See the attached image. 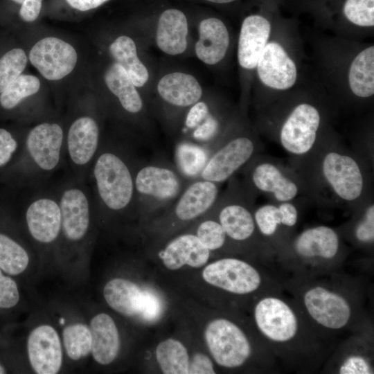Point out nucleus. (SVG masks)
I'll list each match as a JSON object with an SVG mask.
<instances>
[{
	"label": "nucleus",
	"mask_w": 374,
	"mask_h": 374,
	"mask_svg": "<svg viewBox=\"0 0 374 374\" xmlns=\"http://www.w3.org/2000/svg\"><path fill=\"white\" fill-rule=\"evenodd\" d=\"M110 0H53L51 10L57 12L65 9L78 13L91 12Z\"/></svg>",
	"instance_id": "obj_42"
},
{
	"label": "nucleus",
	"mask_w": 374,
	"mask_h": 374,
	"mask_svg": "<svg viewBox=\"0 0 374 374\" xmlns=\"http://www.w3.org/2000/svg\"><path fill=\"white\" fill-rule=\"evenodd\" d=\"M107 48L112 61L126 71L138 89L148 84L150 78L149 69L139 57L136 44L132 37L120 35L109 43Z\"/></svg>",
	"instance_id": "obj_30"
},
{
	"label": "nucleus",
	"mask_w": 374,
	"mask_h": 374,
	"mask_svg": "<svg viewBox=\"0 0 374 374\" xmlns=\"http://www.w3.org/2000/svg\"><path fill=\"white\" fill-rule=\"evenodd\" d=\"M108 305L125 317L140 316L146 321L157 319L161 310L159 298L154 292L141 289L136 283L123 278L109 280L103 288Z\"/></svg>",
	"instance_id": "obj_17"
},
{
	"label": "nucleus",
	"mask_w": 374,
	"mask_h": 374,
	"mask_svg": "<svg viewBox=\"0 0 374 374\" xmlns=\"http://www.w3.org/2000/svg\"><path fill=\"white\" fill-rule=\"evenodd\" d=\"M190 182L175 164L168 161H155L141 165L134 172L139 213L148 221L168 208Z\"/></svg>",
	"instance_id": "obj_6"
},
{
	"label": "nucleus",
	"mask_w": 374,
	"mask_h": 374,
	"mask_svg": "<svg viewBox=\"0 0 374 374\" xmlns=\"http://www.w3.org/2000/svg\"><path fill=\"white\" fill-rule=\"evenodd\" d=\"M154 33L157 48L167 55H181L188 49V20L179 9L169 8L163 10L157 17Z\"/></svg>",
	"instance_id": "obj_23"
},
{
	"label": "nucleus",
	"mask_w": 374,
	"mask_h": 374,
	"mask_svg": "<svg viewBox=\"0 0 374 374\" xmlns=\"http://www.w3.org/2000/svg\"><path fill=\"white\" fill-rule=\"evenodd\" d=\"M274 21L264 13H254L246 16L240 24L236 55L240 87V109L244 113L251 98L257 62L270 37Z\"/></svg>",
	"instance_id": "obj_8"
},
{
	"label": "nucleus",
	"mask_w": 374,
	"mask_h": 374,
	"mask_svg": "<svg viewBox=\"0 0 374 374\" xmlns=\"http://www.w3.org/2000/svg\"><path fill=\"white\" fill-rule=\"evenodd\" d=\"M198 37L194 51L197 58L208 66L220 65L227 60L233 47V36L220 18L210 16L198 24Z\"/></svg>",
	"instance_id": "obj_20"
},
{
	"label": "nucleus",
	"mask_w": 374,
	"mask_h": 374,
	"mask_svg": "<svg viewBox=\"0 0 374 374\" xmlns=\"http://www.w3.org/2000/svg\"><path fill=\"white\" fill-rule=\"evenodd\" d=\"M305 48L294 24L275 20L253 74L251 96L258 110L305 80Z\"/></svg>",
	"instance_id": "obj_3"
},
{
	"label": "nucleus",
	"mask_w": 374,
	"mask_h": 374,
	"mask_svg": "<svg viewBox=\"0 0 374 374\" xmlns=\"http://www.w3.org/2000/svg\"><path fill=\"white\" fill-rule=\"evenodd\" d=\"M184 230L194 233L211 252L222 250L231 242L214 215L212 208Z\"/></svg>",
	"instance_id": "obj_34"
},
{
	"label": "nucleus",
	"mask_w": 374,
	"mask_h": 374,
	"mask_svg": "<svg viewBox=\"0 0 374 374\" xmlns=\"http://www.w3.org/2000/svg\"><path fill=\"white\" fill-rule=\"evenodd\" d=\"M220 184L199 178L190 181L168 208L146 222L147 231L161 241L184 231L215 206Z\"/></svg>",
	"instance_id": "obj_5"
},
{
	"label": "nucleus",
	"mask_w": 374,
	"mask_h": 374,
	"mask_svg": "<svg viewBox=\"0 0 374 374\" xmlns=\"http://www.w3.org/2000/svg\"><path fill=\"white\" fill-rule=\"evenodd\" d=\"M371 361L365 355L355 353L346 355L341 362L337 372L340 374L373 373Z\"/></svg>",
	"instance_id": "obj_41"
},
{
	"label": "nucleus",
	"mask_w": 374,
	"mask_h": 374,
	"mask_svg": "<svg viewBox=\"0 0 374 374\" xmlns=\"http://www.w3.org/2000/svg\"><path fill=\"white\" fill-rule=\"evenodd\" d=\"M204 338L213 361L224 368L242 367L253 353L251 341L245 331L226 317L210 320L205 326Z\"/></svg>",
	"instance_id": "obj_11"
},
{
	"label": "nucleus",
	"mask_w": 374,
	"mask_h": 374,
	"mask_svg": "<svg viewBox=\"0 0 374 374\" xmlns=\"http://www.w3.org/2000/svg\"><path fill=\"white\" fill-rule=\"evenodd\" d=\"M209 148L210 155L199 179L221 184L243 169L256 156L258 148L256 129L246 114L240 111Z\"/></svg>",
	"instance_id": "obj_4"
},
{
	"label": "nucleus",
	"mask_w": 374,
	"mask_h": 374,
	"mask_svg": "<svg viewBox=\"0 0 374 374\" xmlns=\"http://www.w3.org/2000/svg\"><path fill=\"white\" fill-rule=\"evenodd\" d=\"M99 141V127L91 116H83L71 125L67 136L70 157L77 165L87 163L95 154Z\"/></svg>",
	"instance_id": "obj_29"
},
{
	"label": "nucleus",
	"mask_w": 374,
	"mask_h": 374,
	"mask_svg": "<svg viewBox=\"0 0 374 374\" xmlns=\"http://www.w3.org/2000/svg\"><path fill=\"white\" fill-rule=\"evenodd\" d=\"M210 152L206 145L181 139L175 148V165L186 179H198Z\"/></svg>",
	"instance_id": "obj_32"
},
{
	"label": "nucleus",
	"mask_w": 374,
	"mask_h": 374,
	"mask_svg": "<svg viewBox=\"0 0 374 374\" xmlns=\"http://www.w3.org/2000/svg\"><path fill=\"white\" fill-rule=\"evenodd\" d=\"M19 300L18 287L15 281L4 276L0 269V308L8 309L17 305Z\"/></svg>",
	"instance_id": "obj_43"
},
{
	"label": "nucleus",
	"mask_w": 374,
	"mask_h": 374,
	"mask_svg": "<svg viewBox=\"0 0 374 374\" xmlns=\"http://www.w3.org/2000/svg\"><path fill=\"white\" fill-rule=\"evenodd\" d=\"M62 229L66 238L71 241L82 239L89 229V206L84 193L78 188L66 190L60 202Z\"/></svg>",
	"instance_id": "obj_26"
},
{
	"label": "nucleus",
	"mask_w": 374,
	"mask_h": 374,
	"mask_svg": "<svg viewBox=\"0 0 374 374\" xmlns=\"http://www.w3.org/2000/svg\"><path fill=\"white\" fill-rule=\"evenodd\" d=\"M39 79L30 74H21L0 93V107L11 110L18 106L25 98L38 92Z\"/></svg>",
	"instance_id": "obj_35"
},
{
	"label": "nucleus",
	"mask_w": 374,
	"mask_h": 374,
	"mask_svg": "<svg viewBox=\"0 0 374 374\" xmlns=\"http://www.w3.org/2000/svg\"><path fill=\"white\" fill-rule=\"evenodd\" d=\"M28 57L25 51L17 46L6 49L0 54V93L26 69Z\"/></svg>",
	"instance_id": "obj_38"
},
{
	"label": "nucleus",
	"mask_w": 374,
	"mask_h": 374,
	"mask_svg": "<svg viewBox=\"0 0 374 374\" xmlns=\"http://www.w3.org/2000/svg\"><path fill=\"white\" fill-rule=\"evenodd\" d=\"M44 0H25L17 9L18 17L24 22L31 23L39 17Z\"/></svg>",
	"instance_id": "obj_45"
},
{
	"label": "nucleus",
	"mask_w": 374,
	"mask_h": 374,
	"mask_svg": "<svg viewBox=\"0 0 374 374\" xmlns=\"http://www.w3.org/2000/svg\"><path fill=\"white\" fill-rule=\"evenodd\" d=\"M202 277L209 285L235 295L253 294L264 281L262 274L253 265L233 257L208 262L203 267Z\"/></svg>",
	"instance_id": "obj_15"
},
{
	"label": "nucleus",
	"mask_w": 374,
	"mask_h": 374,
	"mask_svg": "<svg viewBox=\"0 0 374 374\" xmlns=\"http://www.w3.org/2000/svg\"><path fill=\"white\" fill-rule=\"evenodd\" d=\"M255 326L273 349H295L305 338V322L287 300L266 294L254 305Z\"/></svg>",
	"instance_id": "obj_7"
},
{
	"label": "nucleus",
	"mask_w": 374,
	"mask_h": 374,
	"mask_svg": "<svg viewBox=\"0 0 374 374\" xmlns=\"http://www.w3.org/2000/svg\"><path fill=\"white\" fill-rule=\"evenodd\" d=\"M355 239L360 244L371 245L374 241V204L369 203L354 228Z\"/></svg>",
	"instance_id": "obj_40"
},
{
	"label": "nucleus",
	"mask_w": 374,
	"mask_h": 374,
	"mask_svg": "<svg viewBox=\"0 0 374 374\" xmlns=\"http://www.w3.org/2000/svg\"><path fill=\"white\" fill-rule=\"evenodd\" d=\"M103 80L107 89L123 112L134 118L141 127L148 130L150 121L145 103L126 71L112 61L104 71Z\"/></svg>",
	"instance_id": "obj_19"
},
{
	"label": "nucleus",
	"mask_w": 374,
	"mask_h": 374,
	"mask_svg": "<svg viewBox=\"0 0 374 374\" xmlns=\"http://www.w3.org/2000/svg\"><path fill=\"white\" fill-rule=\"evenodd\" d=\"M29 362L38 374L57 373L62 364V348L55 329L49 325L35 328L27 343Z\"/></svg>",
	"instance_id": "obj_22"
},
{
	"label": "nucleus",
	"mask_w": 374,
	"mask_h": 374,
	"mask_svg": "<svg viewBox=\"0 0 374 374\" xmlns=\"http://www.w3.org/2000/svg\"><path fill=\"white\" fill-rule=\"evenodd\" d=\"M157 106L170 127L177 129L187 110L204 97V89L192 74L172 71L157 81Z\"/></svg>",
	"instance_id": "obj_12"
},
{
	"label": "nucleus",
	"mask_w": 374,
	"mask_h": 374,
	"mask_svg": "<svg viewBox=\"0 0 374 374\" xmlns=\"http://www.w3.org/2000/svg\"><path fill=\"white\" fill-rule=\"evenodd\" d=\"M62 141L63 130L60 125L42 123L30 130L26 146L31 157L40 168L51 170L60 161Z\"/></svg>",
	"instance_id": "obj_25"
},
{
	"label": "nucleus",
	"mask_w": 374,
	"mask_h": 374,
	"mask_svg": "<svg viewBox=\"0 0 374 374\" xmlns=\"http://www.w3.org/2000/svg\"><path fill=\"white\" fill-rule=\"evenodd\" d=\"M99 197L111 211L136 206L134 173L128 163L114 152H103L93 169Z\"/></svg>",
	"instance_id": "obj_9"
},
{
	"label": "nucleus",
	"mask_w": 374,
	"mask_h": 374,
	"mask_svg": "<svg viewBox=\"0 0 374 374\" xmlns=\"http://www.w3.org/2000/svg\"><path fill=\"white\" fill-rule=\"evenodd\" d=\"M224 102L204 97L191 106L185 114L181 122L183 138L200 125L213 112L222 105Z\"/></svg>",
	"instance_id": "obj_39"
},
{
	"label": "nucleus",
	"mask_w": 374,
	"mask_h": 374,
	"mask_svg": "<svg viewBox=\"0 0 374 374\" xmlns=\"http://www.w3.org/2000/svg\"><path fill=\"white\" fill-rule=\"evenodd\" d=\"M319 164L323 181L337 198L348 204L362 198L366 190V177L354 156L331 148L324 152Z\"/></svg>",
	"instance_id": "obj_13"
},
{
	"label": "nucleus",
	"mask_w": 374,
	"mask_h": 374,
	"mask_svg": "<svg viewBox=\"0 0 374 374\" xmlns=\"http://www.w3.org/2000/svg\"><path fill=\"white\" fill-rule=\"evenodd\" d=\"M17 148V143L9 131L0 128V167L6 164Z\"/></svg>",
	"instance_id": "obj_46"
},
{
	"label": "nucleus",
	"mask_w": 374,
	"mask_h": 374,
	"mask_svg": "<svg viewBox=\"0 0 374 374\" xmlns=\"http://www.w3.org/2000/svg\"><path fill=\"white\" fill-rule=\"evenodd\" d=\"M29 256L26 250L8 236L0 233V269L10 275L26 270Z\"/></svg>",
	"instance_id": "obj_37"
},
{
	"label": "nucleus",
	"mask_w": 374,
	"mask_h": 374,
	"mask_svg": "<svg viewBox=\"0 0 374 374\" xmlns=\"http://www.w3.org/2000/svg\"><path fill=\"white\" fill-rule=\"evenodd\" d=\"M26 219L30 235L42 243L54 241L62 229L60 206L51 199L33 202L27 209Z\"/></svg>",
	"instance_id": "obj_27"
},
{
	"label": "nucleus",
	"mask_w": 374,
	"mask_h": 374,
	"mask_svg": "<svg viewBox=\"0 0 374 374\" xmlns=\"http://www.w3.org/2000/svg\"><path fill=\"white\" fill-rule=\"evenodd\" d=\"M257 231L263 236H274L281 227H294L299 219V211L291 202L265 204L254 209Z\"/></svg>",
	"instance_id": "obj_31"
},
{
	"label": "nucleus",
	"mask_w": 374,
	"mask_h": 374,
	"mask_svg": "<svg viewBox=\"0 0 374 374\" xmlns=\"http://www.w3.org/2000/svg\"><path fill=\"white\" fill-rule=\"evenodd\" d=\"M28 58L45 79L57 81L74 70L78 53L69 42L49 36L38 40L32 46Z\"/></svg>",
	"instance_id": "obj_18"
},
{
	"label": "nucleus",
	"mask_w": 374,
	"mask_h": 374,
	"mask_svg": "<svg viewBox=\"0 0 374 374\" xmlns=\"http://www.w3.org/2000/svg\"><path fill=\"white\" fill-rule=\"evenodd\" d=\"M12 4L19 6L25 0H8Z\"/></svg>",
	"instance_id": "obj_48"
},
{
	"label": "nucleus",
	"mask_w": 374,
	"mask_h": 374,
	"mask_svg": "<svg viewBox=\"0 0 374 374\" xmlns=\"http://www.w3.org/2000/svg\"><path fill=\"white\" fill-rule=\"evenodd\" d=\"M214 4H227L236 1L237 0H204Z\"/></svg>",
	"instance_id": "obj_47"
},
{
	"label": "nucleus",
	"mask_w": 374,
	"mask_h": 374,
	"mask_svg": "<svg viewBox=\"0 0 374 374\" xmlns=\"http://www.w3.org/2000/svg\"><path fill=\"white\" fill-rule=\"evenodd\" d=\"M244 186L253 194H267L276 202L293 201L301 193L299 181L274 161L256 156L244 167Z\"/></svg>",
	"instance_id": "obj_16"
},
{
	"label": "nucleus",
	"mask_w": 374,
	"mask_h": 374,
	"mask_svg": "<svg viewBox=\"0 0 374 374\" xmlns=\"http://www.w3.org/2000/svg\"><path fill=\"white\" fill-rule=\"evenodd\" d=\"M301 303L306 314L317 326L339 331L349 326L353 305L347 296L324 285H312L302 291Z\"/></svg>",
	"instance_id": "obj_14"
},
{
	"label": "nucleus",
	"mask_w": 374,
	"mask_h": 374,
	"mask_svg": "<svg viewBox=\"0 0 374 374\" xmlns=\"http://www.w3.org/2000/svg\"><path fill=\"white\" fill-rule=\"evenodd\" d=\"M92 336L91 354L100 365H109L118 357L121 340L118 328L113 318L106 313L95 315L90 322Z\"/></svg>",
	"instance_id": "obj_28"
},
{
	"label": "nucleus",
	"mask_w": 374,
	"mask_h": 374,
	"mask_svg": "<svg viewBox=\"0 0 374 374\" xmlns=\"http://www.w3.org/2000/svg\"><path fill=\"white\" fill-rule=\"evenodd\" d=\"M154 354L163 373L188 374L190 356L187 348L179 340L168 338L160 341Z\"/></svg>",
	"instance_id": "obj_33"
},
{
	"label": "nucleus",
	"mask_w": 374,
	"mask_h": 374,
	"mask_svg": "<svg viewBox=\"0 0 374 374\" xmlns=\"http://www.w3.org/2000/svg\"><path fill=\"white\" fill-rule=\"evenodd\" d=\"M214 362L211 356L202 353H195L190 359L188 374H214Z\"/></svg>",
	"instance_id": "obj_44"
},
{
	"label": "nucleus",
	"mask_w": 374,
	"mask_h": 374,
	"mask_svg": "<svg viewBox=\"0 0 374 374\" xmlns=\"http://www.w3.org/2000/svg\"><path fill=\"white\" fill-rule=\"evenodd\" d=\"M163 242L159 257L164 267L176 271L188 266L197 269L204 267L211 252L198 240L196 235L184 230L167 239Z\"/></svg>",
	"instance_id": "obj_21"
},
{
	"label": "nucleus",
	"mask_w": 374,
	"mask_h": 374,
	"mask_svg": "<svg viewBox=\"0 0 374 374\" xmlns=\"http://www.w3.org/2000/svg\"><path fill=\"white\" fill-rule=\"evenodd\" d=\"M253 194L235 179L231 178L226 190L220 194L212 211L229 239L236 244H246L257 231L252 207Z\"/></svg>",
	"instance_id": "obj_10"
},
{
	"label": "nucleus",
	"mask_w": 374,
	"mask_h": 374,
	"mask_svg": "<svg viewBox=\"0 0 374 374\" xmlns=\"http://www.w3.org/2000/svg\"><path fill=\"white\" fill-rule=\"evenodd\" d=\"M332 103L316 80L305 79L296 88L259 109L281 147L294 156H305L316 146Z\"/></svg>",
	"instance_id": "obj_2"
},
{
	"label": "nucleus",
	"mask_w": 374,
	"mask_h": 374,
	"mask_svg": "<svg viewBox=\"0 0 374 374\" xmlns=\"http://www.w3.org/2000/svg\"><path fill=\"white\" fill-rule=\"evenodd\" d=\"M308 42L317 80L330 100L341 104L371 102L374 96V45L313 32Z\"/></svg>",
	"instance_id": "obj_1"
},
{
	"label": "nucleus",
	"mask_w": 374,
	"mask_h": 374,
	"mask_svg": "<svg viewBox=\"0 0 374 374\" xmlns=\"http://www.w3.org/2000/svg\"><path fill=\"white\" fill-rule=\"evenodd\" d=\"M292 249L303 260H332L339 253L340 238L332 228L325 225L315 226L301 232L294 240Z\"/></svg>",
	"instance_id": "obj_24"
},
{
	"label": "nucleus",
	"mask_w": 374,
	"mask_h": 374,
	"mask_svg": "<svg viewBox=\"0 0 374 374\" xmlns=\"http://www.w3.org/2000/svg\"><path fill=\"white\" fill-rule=\"evenodd\" d=\"M6 373V370L0 364V374Z\"/></svg>",
	"instance_id": "obj_49"
},
{
	"label": "nucleus",
	"mask_w": 374,
	"mask_h": 374,
	"mask_svg": "<svg viewBox=\"0 0 374 374\" xmlns=\"http://www.w3.org/2000/svg\"><path fill=\"white\" fill-rule=\"evenodd\" d=\"M62 338L66 353L73 360H79L91 352V332L85 324L77 323L67 326L63 330Z\"/></svg>",
	"instance_id": "obj_36"
}]
</instances>
